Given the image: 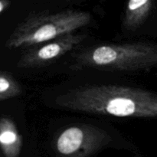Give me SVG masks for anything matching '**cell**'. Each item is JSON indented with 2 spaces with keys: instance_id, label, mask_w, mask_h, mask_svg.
Segmentation results:
<instances>
[{
  "instance_id": "cell-1",
  "label": "cell",
  "mask_w": 157,
  "mask_h": 157,
  "mask_svg": "<svg viewBox=\"0 0 157 157\" xmlns=\"http://www.w3.org/2000/svg\"><path fill=\"white\" fill-rule=\"evenodd\" d=\"M57 105L79 113L129 118H157V93L114 84L71 89L57 98Z\"/></svg>"
},
{
  "instance_id": "cell-2",
  "label": "cell",
  "mask_w": 157,
  "mask_h": 157,
  "mask_svg": "<svg viewBox=\"0 0 157 157\" xmlns=\"http://www.w3.org/2000/svg\"><path fill=\"white\" fill-rule=\"evenodd\" d=\"M73 67L108 71L148 72L157 67V43L133 41L100 44L77 55Z\"/></svg>"
},
{
  "instance_id": "cell-3",
  "label": "cell",
  "mask_w": 157,
  "mask_h": 157,
  "mask_svg": "<svg viewBox=\"0 0 157 157\" xmlns=\"http://www.w3.org/2000/svg\"><path fill=\"white\" fill-rule=\"evenodd\" d=\"M92 20L90 12L78 9L32 13L14 29L5 45L9 49L39 45L75 33Z\"/></svg>"
},
{
  "instance_id": "cell-4",
  "label": "cell",
  "mask_w": 157,
  "mask_h": 157,
  "mask_svg": "<svg viewBox=\"0 0 157 157\" xmlns=\"http://www.w3.org/2000/svg\"><path fill=\"white\" fill-rule=\"evenodd\" d=\"M111 137L102 129L89 124H75L60 131L53 141L60 157H89L108 145Z\"/></svg>"
},
{
  "instance_id": "cell-5",
  "label": "cell",
  "mask_w": 157,
  "mask_h": 157,
  "mask_svg": "<svg viewBox=\"0 0 157 157\" xmlns=\"http://www.w3.org/2000/svg\"><path fill=\"white\" fill-rule=\"evenodd\" d=\"M86 35L71 33L29 49L17 63L19 68H34L50 64L81 44Z\"/></svg>"
},
{
  "instance_id": "cell-6",
  "label": "cell",
  "mask_w": 157,
  "mask_h": 157,
  "mask_svg": "<svg viewBox=\"0 0 157 157\" xmlns=\"http://www.w3.org/2000/svg\"><path fill=\"white\" fill-rule=\"evenodd\" d=\"M157 14V0H126L122 15V29L136 32Z\"/></svg>"
},
{
  "instance_id": "cell-7",
  "label": "cell",
  "mask_w": 157,
  "mask_h": 157,
  "mask_svg": "<svg viewBox=\"0 0 157 157\" xmlns=\"http://www.w3.org/2000/svg\"><path fill=\"white\" fill-rule=\"evenodd\" d=\"M0 147L5 157H19L22 138L13 120L8 116L0 119Z\"/></svg>"
},
{
  "instance_id": "cell-8",
  "label": "cell",
  "mask_w": 157,
  "mask_h": 157,
  "mask_svg": "<svg viewBox=\"0 0 157 157\" xmlns=\"http://www.w3.org/2000/svg\"><path fill=\"white\" fill-rule=\"evenodd\" d=\"M22 93L21 85L9 71L0 72V101L15 98Z\"/></svg>"
},
{
  "instance_id": "cell-9",
  "label": "cell",
  "mask_w": 157,
  "mask_h": 157,
  "mask_svg": "<svg viewBox=\"0 0 157 157\" xmlns=\"http://www.w3.org/2000/svg\"><path fill=\"white\" fill-rule=\"evenodd\" d=\"M10 5V0H0V14L2 15V14L9 9Z\"/></svg>"
},
{
  "instance_id": "cell-10",
  "label": "cell",
  "mask_w": 157,
  "mask_h": 157,
  "mask_svg": "<svg viewBox=\"0 0 157 157\" xmlns=\"http://www.w3.org/2000/svg\"><path fill=\"white\" fill-rule=\"evenodd\" d=\"M100 1H107V0H100Z\"/></svg>"
}]
</instances>
